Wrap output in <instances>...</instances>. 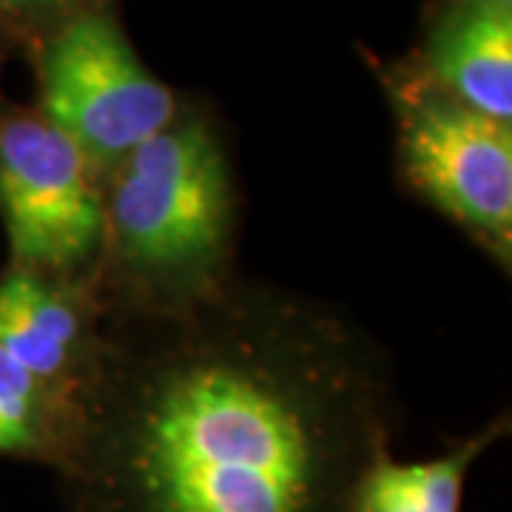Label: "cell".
I'll use <instances>...</instances> for the list:
<instances>
[{
    "mask_svg": "<svg viewBox=\"0 0 512 512\" xmlns=\"http://www.w3.org/2000/svg\"><path fill=\"white\" fill-rule=\"evenodd\" d=\"M393 430L382 342L239 274L177 308H106L55 473L63 512H350Z\"/></svg>",
    "mask_w": 512,
    "mask_h": 512,
    "instance_id": "obj_1",
    "label": "cell"
},
{
    "mask_svg": "<svg viewBox=\"0 0 512 512\" xmlns=\"http://www.w3.org/2000/svg\"><path fill=\"white\" fill-rule=\"evenodd\" d=\"M234 154L214 117L174 120L103 174V248L94 291L106 308L154 311L211 296L239 276Z\"/></svg>",
    "mask_w": 512,
    "mask_h": 512,
    "instance_id": "obj_2",
    "label": "cell"
},
{
    "mask_svg": "<svg viewBox=\"0 0 512 512\" xmlns=\"http://www.w3.org/2000/svg\"><path fill=\"white\" fill-rule=\"evenodd\" d=\"M390 103L404 188L510 274L512 123L458 103L419 72L390 80Z\"/></svg>",
    "mask_w": 512,
    "mask_h": 512,
    "instance_id": "obj_3",
    "label": "cell"
},
{
    "mask_svg": "<svg viewBox=\"0 0 512 512\" xmlns=\"http://www.w3.org/2000/svg\"><path fill=\"white\" fill-rule=\"evenodd\" d=\"M180 103L148 72L106 3L86 6L43 37L37 114L74 140L100 177L168 126Z\"/></svg>",
    "mask_w": 512,
    "mask_h": 512,
    "instance_id": "obj_4",
    "label": "cell"
},
{
    "mask_svg": "<svg viewBox=\"0 0 512 512\" xmlns=\"http://www.w3.org/2000/svg\"><path fill=\"white\" fill-rule=\"evenodd\" d=\"M0 222L9 265L94 276L103 248V177L37 111L0 117Z\"/></svg>",
    "mask_w": 512,
    "mask_h": 512,
    "instance_id": "obj_5",
    "label": "cell"
},
{
    "mask_svg": "<svg viewBox=\"0 0 512 512\" xmlns=\"http://www.w3.org/2000/svg\"><path fill=\"white\" fill-rule=\"evenodd\" d=\"M106 305L92 279L0 271V350L40 382L80 396L94 365Z\"/></svg>",
    "mask_w": 512,
    "mask_h": 512,
    "instance_id": "obj_6",
    "label": "cell"
},
{
    "mask_svg": "<svg viewBox=\"0 0 512 512\" xmlns=\"http://www.w3.org/2000/svg\"><path fill=\"white\" fill-rule=\"evenodd\" d=\"M419 74L453 100L512 123V9L493 0H453L421 49Z\"/></svg>",
    "mask_w": 512,
    "mask_h": 512,
    "instance_id": "obj_7",
    "label": "cell"
},
{
    "mask_svg": "<svg viewBox=\"0 0 512 512\" xmlns=\"http://www.w3.org/2000/svg\"><path fill=\"white\" fill-rule=\"evenodd\" d=\"M507 433L510 413L427 461H396L387 450L359 478L350 512H461L470 467Z\"/></svg>",
    "mask_w": 512,
    "mask_h": 512,
    "instance_id": "obj_8",
    "label": "cell"
},
{
    "mask_svg": "<svg viewBox=\"0 0 512 512\" xmlns=\"http://www.w3.org/2000/svg\"><path fill=\"white\" fill-rule=\"evenodd\" d=\"M80 396L40 382L0 350V456L57 470L74 436Z\"/></svg>",
    "mask_w": 512,
    "mask_h": 512,
    "instance_id": "obj_9",
    "label": "cell"
},
{
    "mask_svg": "<svg viewBox=\"0 0 512 512\" xmlns=\"http://www.w3.org/2000/svg\"><path fill=\"white\" fill-rule=\"evenodd\" d=\"M94 3L97 0H0V12H6L23 26H32L49 35L63 20H69Z\"/></svg>",
    "mask_w": 512,
    "mask_h": 512,
    "instance_id": "obj_10",
    "label": "cell"
},
{
    "mask_svg": "<svg viewBox=\"0 0 512 512\" xmlns=\"http://www.w3.org/2000/svg\"><path fill=\"white\" fill-rule=\"evenodd\" d=\"M493 3H498V6H507V9H512V0H493Z\"/></svg>",
    "mask_w": 512,
    "mask_h": 512,
    "instance_id": "obj_11",
    "label": "cell"
}]
</instances>
